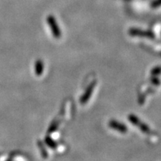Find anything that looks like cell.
Masks as SVG:
<instances>
[{
  "label": "cell",
  "mask_w": 161,
  "mask_h": 161,
  "mask_svg": "<svg viewBox=\"0 0 161 161\" xmlns=\"http://www.w3.org/2000/svg\"><path fill=\"white\" fill-rule=\"evenodd\" d=\"M161 73V66H156V67L153 68L152 72H151V74L153 76H157L160 75Z\"/></svg>",
  "instance_id": "cell-9"
},
{
  "label": "cell",
  "mask_w": 161,
  "mask_h": 161,
  "mask_svg": "<svg viewBox=\"0 0 161 161\" xmlns=\"http://www.w3.org/2000/svg\"><path fill=\"white\" fill-rule=\"evenodd\" d=\"M161 5V0H157L154 3H152L153 8H157Z\"/></svg>",
  "instance_id": "cell-11"
},
{
  "label": "cell",
  "mask_w": 161,
  "mask_h": 161,
  "mask_svg": "<svg viewBox=\"0 0 161 161\" xmlns=\"http://www.w3.org/2000/svg\"><path fill=\"white\" fill-rule=\"evenodd\" d=\"M46 142L52 148H55L57 147V143H56L55 141L52 140V139L48 137V136L46 138Z\"/></svg>",
  "instance_id": "cell-7"
},
{
  "label": "cell",
  "mask_w": 161,
  "mask_h": 161,
  "mask_svg": "<svg viewBox=\"0 0 161 161\" xmlns=\"http://www.w3.org/2000/svg\"><path fill=\"white\" fill-rule=\"evenodd\" d=\"M47 22L49 23V27L51 29L52 35H54V37L57 38V39L61 37V31H60V29L58 27L55 17H52V16H49V17H47Z\"/></svg>",
  "instance_id": "cell-1"
},
{
  "label": "cell",
  "mask_w": 161,
  "mask_h": 161,
  "mask_svg": "<svg viewBox=\"0 0 161 161\" xmlns=\"http://www.w3.org/2000/svg\"><path fill=\"white\" fill-rule=\"evenodd\" d=\"M128 119H129V121L131 122V123L135 125H136V126H137L139 123L140 122L139 118L136 117L135 115H133V114H130V115H129V116H128Z\"/></svg>",
  "instance_id": "cell-6"
},
{
  "label": "cell",
  "mask_w": 161,
  "mask_h": 161,
  "mask_svg": "<svg viewBox=\"0 0 161 161\" xmlns=\"http://www.w3.org/2000/svg\"><path fill=\"white\" fill-rule=\"evenodd\" d=\"M109 126L113 129H115L121 133H126L127 132V127L125 126L123 124L120 123L115 120H111L109 122Z\"/></svg>",
  "instance_id": "cell-4"
},
{
  "label": "cell",
  "mask_w": 161,
  "mask_h": 161,
  "mask_svg": "<svg viewBox=\"0 0 161 161\" xmlns=\"http://www.w3.org/2000/svg\"><path fill=\"white\" fill-rule=\"evenodd\" d=\"M137 126L140 127V128L142 132H144V133H149L150 132V128H148V127L147 126L146 124L142 123V122H140Z\"/></svg>",
  "instance_id": "cell-8"
},
{
  "label": "cell",
  "mask_w": 161,
  "mask_h": 161,
  "mask_svg": "<svg viewBox=\"0 0 161 161\" xmlns=\"http://www.w3.org/2000/svg\"><path fill=\"white\" fill-rule=\"evenodd\" d=\"M96 82H92V83L90 84V85L88 86L87 89L86 90L85 92L84 93V95L82 96V97L80 98V104H86V102H87V101L89 100V98L91 97V95L92 93V91H93V88L94 86H96Z\"/></svg>",
  "instance_id": "cell-2"
},
{
  "label": "cell",
  "mask_w": 161,
  "mask_h": 161,
  "mask_svg": "<svg viewBox=\"0 0 161 161\" xmlns=\"http://www.w3.org/2000/svg\"><path fill=\"white\" fill-rule=\"evenodd\" d=\"M43 69H44L43 62L40 60H37V62L35 63V71L36 75L38 76L41 75L43 72Z\"/></svg>",
  "instance_id": "cell-5"
},
{
  "label": "cell",
  "mask_w": 161,
  "mask_h": 161,
  "mask_svg": "<svg viewBox=\"0 0 161 161\" xmlns=\"http://www.w3.org/2000/svg\"><path fill=\"white\" fill-rule=\"evenodd\" d=\"M152 84H154V85H160V80L159 79H158V78H157L156 77L155 78H152Z\"/></svg>",
  "instance_id": "cell-10"
},
{
  "label": "cell",
  "mask_w": 161,
  "mask_h": 161,
  "mask_svg": "<svg viewBox=\"0 0 161 161\" xmlns=\"http://www.w3.org/2000/svg\"><path fill=\"white\" fill-rule=\"evenodd\" d=\"M129 34L133 36H140V37H146L148 38H154V33L152 31H141L140 29H131L129 30Z\"/></svg>",
  "instance_id": "cell-3"
}]
</instances>
